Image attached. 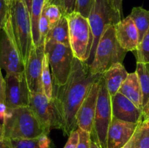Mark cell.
Wrapping results in <instances>:
<instances>
[{
    "instance_id": "e575fe53",
    "label": "cell",
    "mask_w": 149,
    "mask_h": 148,
    "mask_svg": "<svg viewBox=\"0 0 149 148\" xmlns=\"http://www.w3.org/2000/svg\"><path fill=\"white\" fill-rule=\"evenodd\" d=\"M0 148H11L10 139H4L0 140Z\"/></svg>"
},
{
    "instance_id": "d590c367",
    "label": "cell",
    "mask_w": 149,
    "mask_h": 148,
    "mask_svg": "<svg viewBox=\"0 0 149 148\" xmlns=\"http://www.w3.org/2000/svg\"><path fill=\"white\" fill-rule=\"evenodd\" d=\"M23 2L25 3L26 6L27 7L28 10H29V13L31 14V7H32V3H33V0H21Z\"/></svg>"
},
{
    "instance_id": "8992f818",
    "label": "cell",
    "mask_w": 149,
    "mask_h": 148,
    "mask_svg": "<svg viewBox=\"0 0 149 148\" xmlns=\"http://www.w3.org/2000/svg\"><path fill=\"white\" fill-rule=\"evenodd\" d=\"M66 17L70 46L74 57L86 62L93 44V35L88 19L75 11L66 15Z\"/></svg>"
},
{
    "instance_id": "ab89813d",
    "label": "cell",
    "mask_w": 149,
    "mask_h": 148,
    "mask_svg": "<svg viewBox=\"0 0 149 148\" xmlns=\"http://www.w3.org/2000/svg\"><path fill=\"white\" fill-rule=\"evenodd\" d=\"M122 148H125V147H122Z\"/></svg>"
},
{
    "instance_id": "44dd1931",
    "label": "cell",
    "mask_w": 149,
    "mask_h": 148,
    "mask_svg": "<svg viewBox=\"0 0 149 148\" xmlns=\"http://www.w3.org/2000/svg\"><path fill=\"white\" fill-rule=\"evenodd\" d=\"M125 148H149V118L138 123L136 129Z\"/></svg>"
},
{
    "instance_id": "f1b7e54d",
    "label": "cell",
    "mask_w": 149,
    "mask_h": 148,
    "mask_svg": "<svg viewBox=\"0 0 149 148\" xmlns=\"http://www.w3.org/2000/svg\"><path fill=\"white\" fill-rule=\"evenodd\" d=\"M12 0H0V28L2 29L10 15Z\"/></svg>"
},
{
    "instance_id": "ac0fdd59",
    "label": "cell",
    "mask_w": 149,
    "mask_h": 148,
    "mask_svg": "<svg viewBox=\"0 0 149 148\" xmlns=\"http://www.w3.org/2000/svg\"><path fill=\"white\" fill-rule=\"evenodd\" d=\"M119 91L127 97L138 108L143 110L142 90L136 72L128 74L127 78L121 86Z\"/></svg>"
},
{
    "instance_id": "cb8c5ba5",
    "label": "cell",
    "mask_w": 149,
    "mask_h": 148,
    "mask_svg": "<svg viewBox=\"0 0 149 148\" xmlns=\"http://www.w3.org/2000/svg\"><path fill=\"white\" fill-rule=\"evenodd\" d=\"M11 148H52L48 135L43 134L33 139H10Z\"/></svg>"
},
{
    "instance_id": "484cf974",
    "label": "cell",
    "mask_w": 149,
    "mask_h": 148,
    "mask_svg": "<svg viewBox=\"0 0 149 148\" xmlns=\"http://www.w3.org/2000/svg\"><path fill=\"white\" fill-rule=\"evenodd\" d=\"M44 8H45V13H46L47 17L48 19L49 30H50L61 20V18L63 16L62 12H61V10L59 7V6L55 4L48 3L47 0Z\"/></svg>"
},
{
    "instance_id": "3957f363",
    "label": "cell",
    "mask_w": 149,
    "mask_h": 148,
    "mask_svg": "<svg viewBox=\"0 0 149 148\" xmlns=\"http://www.w3.org/2000/svg\"><path fill=\"white\" fill-rule=\"evenodd\" d=\"M123 14L117 10L109 0H94L88 21L93 35V44L87 64L90 66L94 59L100 37L109 26H114L122 20Z\"/></svg>"
},
{
    "instance_id": "7a4b0ae2",
    "label": "cell",
    "mask_w": 149,
    "mask_h": 148,
    "mask_svg": "<svg viewBox=\"0 0 149 148\" xmlns=\"http://www.w3.org/2000/svg\"><path fill=\"white\" fill-rule=\"evenodd\" d=\"M2 125L4 139H33L45 134L29 106L7 110Z\"/></svg>"
},
{
    "instance_id": "8d00e7d4",
    "label": "cell",
    "mask_w": 149,
    "mask_h": 148,
    "mask_svg": "<svg viewBox=\"0 0 149 148\" xmlns=\"http://www.w3.org/2000/svg\"><path fill=\"white\" fill-rule=\"evenodd\" d=\"M4 139V128H3L2 123L0 122V140H3Z\"/></svg>"
},
{
    "instance_id": "74e56055",
    "label": "cell",
    "mask_w": 149,
    "mask_h": 148,
    "mask_svg": "<svg viewBox=\"0 0 149 148\" xmlns=\"http://www.w3.org/2000/svg\"><path fill=\"white\" fill-rule=\"evenodd\" d=\"M90 148H100V147L95 142L91 140V143H90Z\"/></svg>"
},
{
    "instance_id": "f546056e",
    "label": "cell",
    "mask_w": 149,
    "mask_h": 148,
    "mask_svg": "<svg viewBox=\"0 0 149 148\" xmlns=\"http://www.w3.org/2000/svg\"><path fill=\"white\" fill-rule=\"evenodd\" d=\"M94 0H77L75 12L88 18Z\"/></svg>"
},
{
    "instance_id": "4dcf8cb0",
    "label": "cell",
    "mask_w": 149,
    "mask_h": 148,
    "mask_svg": "<svg viewBox=\"0 0 149 148\" xmlns=\"http://www.w3.org/2000/svg\"><path fill=\"white\" fill-rule=\"evenodd\" d=\"M79 133V141L77 148H90L91 143V136L89 132L77 129Z\"/></svg>"
},
{
    "instance_id": "d4e9b609",
    "label": "cell",
    "mask_w": 149,
    "mask_h": 148,
    "mask_svg": "<svg viewBox=\"0 0 149 148\" xmlns=\"http://www.w3.org/2000/svg\"><path fill=\"white\" fill-rule=\"evenodd\" d=\"M52 77V75H51L50 67H49L48 57L46 54L45 53V57H44L43 59V65H42V91L48 99H52L53 97L54 85L53 78Z\"/></svg>"
},
{
    "instance_id": "836d02e7",
    "label": "cell",
    "mask_w": 149,
    "mask_h": 148,
    "mask_svg": "<svg viewBox=\"0 0 149 148\" xmlns=\"http://www.w3.org/2000/svg\"><path fill=\"white\" fill-rule=\"evenodd\" d=\"M109 1L119 11L122 12V1L123 0H109Z\"/></svg>"
},
{
    "instance_id": "9a60e30c",
    "label": "cell",
    "mask_w": 149,
    "mask_h": 148,
    "mask_svg": "<svg viewBox=\"0 0 149 148\" xmlns=\"http://www.w3.org/2000/svg\"><path fill=\"white\" fill-rule=\"evenodd\" d=\"M138 123L123 121L113 117L107 136V148H122L132 138Z\"/></svg>"
},
{
    "instance_id": "e0dca14e",
    "label": "cell",
    "mask_w": 149,
    "mask_h": 148,
    "mask_svg": "<svg viewBox=\"0 0 149 148\" xmlns=\"http://www.w3.org/2000/svg\"><path fill=\"white\" fill-rule=\"evenodd\" d=\"M128 73L122 63L113 64L103 73L106 88L111 97L119 92L121 86L128 76Z\"/></svg>"
},
{
    "instance_id": "4fadbf2b",
    "label": "cell",
    "mask_w": 149,
    "mask_h": 148,
    "mask_svg": "<svg viewBox=\"0 0 149 148\" xmlns=\"http://www.w3.org/2000/svg\"><path fill=\"white\" fill-rule=\"evenodd\" d=\"M99 89L100 80L95 82L92 86L90 92L79 108L76 117L77 127L90 133H91L93 131Z\"/></svg>"
},
{
    "instance_id": "5bb4252c",
    "label": "cell",
    "mask_w": 149,
    "mask_h": 148,
    "mask_svg": "<svg viewBox=\"0 0 149 148\" xmlns=\"http://www.w3.org/2000/svg\"><path fill=\"white\" fill-rule=\"evenodd\" d=\"M111 106L112 114L115 118L135 123L143 119V110L119 91L111 97Z\"/></svg>"
},
{
    "instance_id": "6da1fadb",
    "label": "cell",
    "mask_w": 149,
    "mask_h": 148,
    "mask_svg": "<svg viewBox=\"0 0 149 148\" xmlns=\"http://www.w3.org/2000/svg\"><path fill=\"white\" fill-rule=\"evenodd\" d=\"M103 74L94 75L90 66L84 61L74 57L68 81L61 86H54L53 98L63 122L65 136L77 130L76 117L79 108L90 92L92 86Z\"/></svg>"
},
{
    "instance_id": "2e32d148",
    "label": "cell",
    "mask_w": 149,
    "mask_h": 148,
    "mask_svg": "<svg viewBox=\"0 0 149 148\" xmlns=\"http://www.w3.org/2000/svg\"><path fill=\"white\" fill-rule=\"evenodd\" d=\"M115 34L120 46L127 52L136 51L139 45L138 31L130 16L114 25Z\"/></svg>"
},
{
    "instance_id": "7402d4cb",
    "label": "cell",
    "mask_w": 149,
    "mask_h": 148,
    "mask_svg": "<svg viewBox=\"0 0 149 148\" xmlns=\"http://www.w3.org/2000/svg\"><path fill=\"white\" fill-rule=\"evenodd\" d=\"M46 0H33L31 12V23L33 44L39 46L40 44V33H39V20L42 15V10L45 6Z\"/></svg>"
},
{
    "instance_id": "ba28073f",
    "label": "cell",
    "mask_w": 149,
    "mask_h": 148,
    "mask_svg": "<svg viewBox=\"0 0 149 148\" xmlns=\"http://www.w3.org/2000/svg\"><path fill=\"white\" fill-rule=\"evenodd\" d=\"M45 52L49 60L54 86L64 85L70 76L74 58L71 46L59 43H45Z\"/></svg>"
},
{
    "instance_id": "4316f807",
    "label": "cell",
    "mask_w": 149,
    "mask_h": 148,
    "mask_svg": "<svg viewBox=\"0 0 149 148\" xmlns=\"http://www.w3.org/2000/svg\"><path fill=\"white\" fill-rule=\"evenodd\" d=\"M137 62L149 64V28L136 50Z\"/></svg>"
},
{
    "instance_id": "30bf717a",
    "label": "cell",
    "mask_w": 149,
    "mask_h": 148,
    "mask_svg": "<svg viewBox=\"0 0 149 148\" xmlns=\"http://www.w3.org/2000/svg\"><path fill=\"white\" fill-rule=\"evenodd\" d=\"M0 33V68L6 73H17L25 71V65L16 45L10 18Z\"/></svg>"
},
{
    "instance_id": "f35d334b",
    "label": "cell",
    "mask_w": 149,
    "mask_h": 148,
    "mask_svg": "<svg viewBox=\"0 0 149 148\" xmlns=\"http://www.w3.org/2000/svg\"><path fill=\"white\" fill-rule=\"evenodd\" d=\"M0 33H1V28H0Z\"/></svg>"
},
{
    "instance_id": "d6986e66",
    "label": "cell",
    "mask_w": 149,
    "mask_h": 148,
    "mask_svg": "<svg viewBox=\"0 0 149 148\" xmlns=\"http://www.w3.org/2000/svg\"><path fill=\"white\" fill-rule=\"evenodd\" d=\"M135 72L139 78L142 90L143 119L149 118V64L137 62Z\"/></svg>"
},
{
    "instance_id": "d6a6232c",
    "label": "cell",
    "mask_w": 149,
    "mask_h": 148,
    "mask_svg": "<svg viewBox=\"0 0 149 148\" xmlns=\"http://www.w3.org/2000/svg\"><path fill=\"white\" fill-rule=\"evenodd\" d=\"M5 78L3 77L0 68V107L5 106Z\"/></svg>"
},
{
    "instance_id": "83f0119b",
    "label": "cell",
    "mask_w": 149,
    "mask_h": 148,
    "mask_svg": "<svg viewBox=\"0 0 149 148\" xmlns=\"http://www.w3.org/2000/svg\"><path fill=\"white\" fill-rule=\"evenodd\" d=\"M48 3L59 6L63 15L66 16L75 11L77 0H47Z\"/></svg>"
},
{
    "instance_id": "8fae6325",
    "label": "cell",
    "mask_w": 149,
    "mask_h": 148,
    "mask_svg": "<svg viewBox=\"0 0 149 148\" xmlns=\"http://www.w3.org/2000/svg\"><path fill=\"white\" fill-rule=\"evenodd\" d=\"M4 78L7 110L29 106L31 91L26 81L25 71L17 73H7Z\"/></svg>"
},
{
    "instance_id": "52a82bcc",
    "label": "cell",
    "mask_w": 149,
    "mask_h": 148,
    "mask_svg": "<svg viewBox=\"0 0 149 148\" xmlns=\"http://www.w3.org/2000/svg\"><path fill=\"white\" fill-rule=\"evenodd\" d=\"M111 97L108 91L103 75L100 79V89L96 105L95 114L92 133L91 140L95 142L100 148H107V136L109 126L111 123Z\"/></svg>"
},
{
    "instance_id": "1f68e13d",
    "label": "cell",
    "mask_w": 149,
    "mask_h": 148,
    "mask_svg": "<svg viewBox=\"0 0 149 148\" xmlns=\"http://www.w3.org/2000/svg\"><path fill=\"white\" fill-rule=\"evenodd\" d=\"M79 141V133L77 129L70 133V135L68 136V141H67L64 148H77Z\"/></svg>"
},
{
    "instance_id": "603a6c76",
    "label": "cell",
    "mask_w": 149,
    "mask_h": 148,
    "mask_svg": "<svg viewBox=\"0 0 149 148\" xmlns=\"http://www.w3.org/2000/svg\"><path fill=\"white\" fill-rule=\"evenodd\" d=\"M129 16L138 29L140 43L149 28V11L141 7H133Z\"/></svg>"
},
{
    "instance_id": "ffe728a7",
    "label": "cell",
    "mask_w": 149,
    "mask_h": 148,
    "mask_svg": "<svg viewBox=\"0 0 149 148\" xmlns=\"http://www.w3.org/2000/svg\"><path fill=\"white\" fill-rule=\"evenodd\" d=\"M45 43H59L70 46L68 23L66 16L63 15L58 23L49 30Z\"/></svg>"
},
{
    "instance_id": "5b68a950",
    "label": "cell",
    "mask_w": 149,
    "mask_h": 148,
    "mask_svg": "<svg viewBox=\"0 0 149 148\" xmlns=\"http://www.w3.org/2000/svg\"><path fill=\"white\" fill-rule=\"evenodd\" d=\"M10 18L16 45L26 65L33 44L31 15L23 1L12 0Z\"/></svg>"
},
{
    "instance_id": "277c9868",
    "label": "cell",
    "mask_w": 149,
    "mask_h": 148,
    "mask_svg": "<svg viewBox=\"0 0 149 148\" xmlns=\"http://www.w3.org/2000/svg\"><path fill=\"white\" fill-rule=\"evenodd\" d=\"M127 51L118 42L114 26H109L100 37L90 70L94 75L103 74L113 64L122 63Z\"/></svg>"
},
{
    "instance_id": "9c48e42d",
    "label": "cell",
    "mask_w": 149,
    "mask_h": 148,
    "mask_svg": "<svg viewBox=\"0 0 149 148\" xmlns=\"http://www.w3.org/2000/svg\"><path fill=\"white\" fill-rule=\"evenodd\" d=\"M45 134L52 129H63V122L54 98L48 99L43 92L31 93L29 105Z\"/></svg>"
},
{
    "instance_id": "7c38bea8",
    "label": "cell",
    "mask_w": 149,
    "mask_h": 148,
    "mask_svg": "<svg viewBox=\"0 0 149 148\" xmlns=\"http://www.w3.org/2000/svg\"><path fill=\"white\" fill-rule=\"evenodd\" d=\"M45 53V44L33 45L25 65V75L31 93L43 92L42 73Z\"/></svg>"
}]
</instances>
